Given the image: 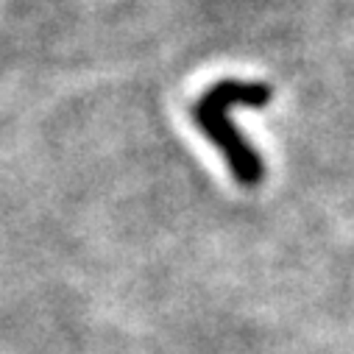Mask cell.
Masks as SVG:
<instances>
[{
    "instance_id": "cell-1",
    "label": "cell",
    "mask_w": 354,
    "mask_h": 354,
    "mask_svg": "<svg viewBox=\"0 0 354 354\" xmlns=\"http://www.w3.org/2000/svg\"><path fill=\"white\" fill-rule=\"evenodd\" d=\"M268 101H271V86L268 84L226 78V81H218L215 86H209L193 106V118H196L198 129L215 142V148L223 153L232 176L245 187H254V185L262 182L265 167H262L259 153L232 126L229 112L234 106L262 109V106H268Z\"/></svg>"
}]
</instances>
